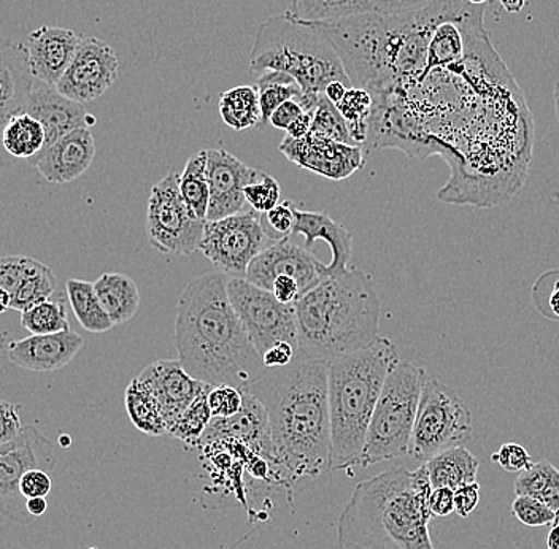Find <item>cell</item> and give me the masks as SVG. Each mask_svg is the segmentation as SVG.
Here are the masks:
<instances>
[{"mask_svg":"<svg viewBox=\"0 0 559 549\" xmlns=\"http://www.w3.org/2000/svg\"><path fill=\"white\" fill-rule=\"evenodd\" d=\"M33 261L34 258L27 256L0 258V288L13 296L29 271Z\"/></svg>","mask_w":559,"mask_h":549,"instance_id":"45","label":"cell"},{"mask_svg":"<svg viewBox=\"0 0 559 549\" xmlns=\"http://www.w3.org/2000/svg\"><path fill=\"white\" fill-rule=\"evenodd\" d=\"M513 489L516 496L539 499L559 517V470L550 461L542 460L520 472Z\"/></svg>","mask_w":559,"mask_h":549,"instance_id":"34","label":"cell"},{"mask_svg":"<svg viewBox=\"0 0 559 549\" xmlns=\"http://www.w3.org/2000/svg\"><path fill=\"white\" fill-rule=\"evenodd\" d=\"M243 195L251 210L265 215V213L271 212L274 206L280 204L282 189H280L278 181L272 175L261 170L260 177L253 183L245 187Z\"/></svg>","mask_w":559,"mask_h":549,"instance_id":"41","label":"cell"},{"mask_svg":"<svg viewBox=\"0 0 559 549\" xmlns=\"http://www.w3.org/2000/svg\"><path fill=\"white\" fill-rule=\"evenodd\" d=\"M210 393V391H209ZM209 393L202 394L183 413L177 416L169 426L167 433L187 443L188 446L199 447L201 445L202 435L207 430L210 421H212V413H210L207 404Z\"/></svg>","mask_w":559,"mask_h":549,"instance_id":"38","label":"cell"},{"mask_svg":"<svg viewBox=\"0 0 559 549\" xmlns=\"http://www.w3.org/2000/svg\"><path fill=\"white\" fill-rule=\"evenodd\" d=\"M35 83L26 45L0 38V126L26 108Z\"/></svg>","mask_w":559,"mask_h":549,"instance_id":"25","label":"cell"},{"mask_svg":"<svg viewBox=\"0 0 559 549\" xmlns=\"http://www.w3.org/2000/svg\"><path fill=\"white\" fill-rule=\"evenodd\" d=\"M280 152L300 169L335 181L345 180L366 166L361 146L345 145L313 134L300 140L285 138L280 143Z\"/></svg>","mask_w":559,"mask_h":549,"instance_id":"15","label":"cell"},{"mask_svg":"<svg viewBox=\"0 0 559 549\" xmlns=\"http://www.w3.org/2000/svg\"><path fill=\"white\" fill-rule=\"evenodd\" d=\"M312 115L313 126L310 134L345 143V145H355L349 135L347 122L338 114L337 107L328 99L326 94L320 97Z\"/></svg>","mask_w":559,"mask_h":549,"instance_id":"40","label":"cell"},{"mask_svg":"<svg viewBox=\"0 0 559 549\" xmlns=\"http://www.w3.org/2000/svg\"><path fill=\"white\" fill-rule=\"evenodd\" d=\"M227 296L242 321L248 338L261 356L282 342L297 349L295 303L286 306L278 302L274 294L245 278L227 279Z\"/></svg>","mask_w":559,"mask_h":549,"instance_id":"11","label":"cell"},{"mask_svg":"<svg viewBox=\"0 0 559 549\" xmlns=\"http://www.w3.org/2000/svg\"><path fill=\"white\" fill-rule=\"evenodd\" d=\"M23 111L44 126L47 138L45 148L70 132L83 128L91 129L97 122L96 117L87 114L85 105L73 103L59 94L55 86L38 82L35 83L33 94Z\"/></svg>","mask_w":559,"mask_h":549,"instance_id":"21","label":"cell"},{"mask_svg":"<svg viewBox=\"0 0 559 549\" xmlns=\"http://www.w3.org/2000/svg\"><path fill=\"white\" fill-rule=\"evenodd\" d=\"M261 358L265 369H278V367L289 366L296 359V346L282 342V344L269 348Z\"/></svg>","mask_w":559,"mask_h":549,"instance_id":"51","label":"cell"},{"mask_svg":"<svg viewBox=\"0 0 559 549\" xmlns=\"http://www.w3.org/2000/svg\"><path fill=\"white\" fill-rule=\"evenodd\" d=\"M96 157V142L90 129H76L41 150L33 164L41 177L52 184H68L87 172Z\"/></svg>","mask_w":559,"mask_h":549,"instance_id":"19","label":"cell"},{"mask_svg":"<svg viewBox=\"0 0 559 549\" xmlns=\"http://www.w3.org/2000/svg\"><path fill=\"white\" fill-rule=\"evenodd\" d=\"M50 440L34 426L21 430L12 442L0 445V516L20 526H29L34 517L26 509L27 499L21 494L20 481L33 468L52 467Z\"/></svg>","mask_w":559,"mask_h":549,"instance_id":"13","label":"cell"},{"mask_svg":"<svg viewBox=\"0 0 559 549\" xmlns=\"http://www.w3.org/2000/svg\"><path fill=\"white\" fill-rule=\"evenodd\" d=\"M349 129L353 143L361 146L369 138V122L372 117L373 97L362 87H348L341 103L335 105Z\"/></svg>","mask_w":559,"mask_h":549,"instance_id":"37","label":"cell"},{"mask_svg":"<svg viewBox=\"0 0 559 549\" xmlns=\"http://www.w3.org/2000/svg\"><path fill=\"white\" fill-rule=\"evenodd\" d=\"M318 261L306 248L297 247L289 240L275 241L264 248L247 268L245 279L271 291L275 278L280 275L293 276L299 283L300 291L306 294L320 282Z\"/></svg>","mask_w":559,"mask_h":549,"instance_id":"17","label":"cell"},{"mask_svg":"<svg viewBox=\"0 0 559 549\" xmlns=\"http://www.w3.org/2000/svg\"><path fill=\"white\" fill-rule=\"evenodd\" d=\"M286 15L304 23H337L373 13L370 0H292Z\"/></svg>","mask_w":559,"mask_h":549,"instance_id":"29","label":"cell"},{"mask_svg":"<svg viewBox=\"0 0 559 549\" xmlns=\"http://www.w3.org/2000/svg\"><path fill=\"white\" fill-rule=\"evenodd\" d=\"M222 439L237 440L257 451L265 460L278 465L274 445H272L267 413L257 397L245 391L242 410L230 418H212L199 447Z\"/></svg>","mask_w":559,"mask_h":549,"instance_id":"18","label":"cell"},{"mask_svg":"<svg viewBox=\"0 0 559 549\" xmlns=\"http://www.w3.org/2000/svg\"><path fill=\"white\" fill-rule=\"evenodd\" d=\"M140 380L145 381L153 393H155L160 407H163L164 416H166L167 426L177 418L180 413L187 410L188 407L201 397L202 394L209 393L213 386L194 380L181 367L178 359H164V361L153 362L140 372Z\"/></svg>","mask_w":559,"mask_h":549,"instance_id":"23","label":"cell"},{"mask_svg":"<svg viewBox=\"0 0 559 549\" xmlns=\"http://www.w3.org/2000/svg\"><path fill=\"white\" fill-rule=\"evenodd\" d=\"M124 405L129 419L140 432L160 437L167 433V421L163 407L152 387L135 377L124 391Z\"/></svg>","mask_w":559,"mask_h":549,"instance_id":"28","label":"cell"},{"mask_svg":"<svg viewBox=\"0 0 559 549\" xmlns=\"http://www.w3.org/2000/svg\"><path fill=\"white\" fill-rule=\"evenodd\" d=\"M295 212L296 205L292 201H285L261 215L262 227L269 240H289L295 229Z\"/></svg>","mask_w":559,"mask_h":549,"instance_id":"43","label":"cell"},{"mask_svg":"<svg viewBox=\"0 0 559 549\" xmlns=\"http://www.w3.org/2000/svg\"><path fill=\"white\" fill-rule=\"evenodd\" d=\"M548 549H559V523L551 526L550 534L547 537Z\"/></svg>","mask_w":559,"mask_h":549,"instance_id":"59","label":"cell"},{"mask_svg":"<svg viewBox=\"0 0 559 549\" xmlns=\"http://www.w3.org/2000/svg\"><path fill=\"white\" fill-rule=\"evenodd\" d=\"M21 326L33 335L58 334L69 331L64 300L48 299L21 313Z\"/></svg>","mask_w":559,"mask_h":549,"instance_id":"39","label":"cell"},{"mask_svg":"<svg viewBox=\"0 0 559 549\" xmlns=\"http://www.w3.org/2000/svg\"><path fill=\"white\" fill-rule=\"evenodd\" d=\"M432 516L445 517L454 512V491L450 488H435L429 496Z\"/></svg>","mask_w":559,"mask_h":549,"instance_id":"54","label":"cell"},{"mask_svg":"<svg viewBox=\"0 0 559 549\" xmlns=\"http://www.w3.org/2000/svg\"><path fill=\"white\" fill-rule=\"evenodd\" d=\"M261 105V126L267 124L272 114L286 100H302L304 93L288 73L267 70L254 83Z\"/></svg>","mask_w":559,"mask_h":549,"instance_id":"35","label":"cell"},{"mask_svg":"<svg viewBox=\"0 0 559 549\" xmlns=\"http://www.w3.org/2000/svg\"><path fill=\"white\" fill-rule=\"evenodd\" d=\"M400 361L396 345L384 337H377L366 348L330 361V472L358 467L384 381Z\"/></svg>","mask_w":559,"mask_h":549,"instance_id":"6","label":"cell"},{"mask_svg":"<svg viewBox=\"0 0 559 549\" xmlns=\"http://www.w3.org/2000/svg\"><path fill=\"white\" fill-rule=\"evenodd\" d=\"M326 361L265 369L245 393L267 413L275 457L288 485L330 472L331 419Z\"/></svg>","mask_w":559,"mask_h":549,"instance_id":"2","label":"cell"},{"mask_svg":"<svg viewBox=\"0 0 559 549\" xmlns=\"http://www.w3.org/2000/svg\"><path fill=\"white\" fill-rule=\"evenodd\" d=\"M250 70L285 72L302 89L304 110L312 111L328 85L334 82L352 87L341 56L330 38L313 24L286 15L262 21L250 55Z\"/></svg>","mask_w":559,"mask_h":549,"instance_id":"7","label":"cell"},{"mask_svg":"<svg viewBox=\"0 0 559 549\" xmlns=\"http://www.w3.org/2000/svg\"><path fill=\"white\" fill-rule=\"evenodd\" d=\"M348 87L349 86L345 85V83L334 82L328 85L324 94H326L328 99H330L332 104L337 105L341 103L342 97L345 96V93H347Z\"/></svg>","mask_w":559,"mask_h":549,"instance_id":"57","label":"cell"},{"mask_svg":"<svg viewBox=\"0 0 559 549\" xmlns=\"http://www.w3.org/2000/svg\"><path fill=\"white\" fill-rule=\"evenodd\" d=\"M26 509H27V512H29V515L33 516L34 520H37L38 516H44L45 513H47V510H48L47 499H45V498L27 499Z\"/></svg>","mask_w":559,"mask_h":549,"instance_id":"56","label":"cell"},{"mask_svg":"<svg viewBox=\"0 0 559 549\" xmlns=\"http://www.w3.org/2000/svg\"><path fill=\"white\" fill-rule=\"evenodd\" d=\"M82 35L64 27L41 26L26 38L29 68L34 79L44 85H58L75 58Z\"/></svg>","mask_w":559,"mask_h":549,"instance_id":"20","label":"cell"},{"mask_svg":"<svg viewBox=\"0 0 559 549\" xmlns=\"http://www.w3.org/2000/svg\"><path fill=\"white\" fill-rule=\"evenodd\" d=\"M261 170L247 166L222 148L207 150L210 205L207 222L243 212V189L260 177Z\"/></svg>","mask_w":559,"mask_h":549,"instance_id":"16","label":"cell"},{"mask_svg":"<svg viewBox=\"0 0 559 549\" xmlns=\"http://www.w3.org/2000/svg\"><path fill=\"white\" fill-rule=\"evenodd\" d=\"M55 291L56 278L51 268L45 265L44 262L34 259L23 282L17 286L16 291L13 293L10 310L23 313L24 310L51 299Z\"/></svg>","mask_w":559,"mask_h":549,"instance_id":"36","label":"cell"},{"mask_svg":"<svg viewBox=\"0 0 559 549\" xmlns=\"http://www.w3.org/2000/svg\"><path fill=\"white\" fill-rule=\"evenodd\" d=\"M313 115L309 111H304L299 118L286 131V138L300 140L306 139L312 132Z\"/></svg>","mask_w":559,"mask_h":549,"instance_id":"55","label":"cell"},{"mask_svg":"<svg viewBox=\"0 0 559 549\" xmlns=\"http://www.w3.org/2000/svg\"><path fill=\"white\" fill-rule=\"evenodd\" d=\"M118 70L120 59L107 41L82 37L75 58L55 87L73 103L85 105L99 99L114 86Z\"/></svg>","mask_w":559,"mask_h":549,"instance_id":"14","label":"cell"},{"mask_svg":"<svg viewBox=\"0 0 559 549\" xmlns=\"http://www.w3.org/2000/svg\"><path fill=\"white\" fill-rule=\"evenodd\" d=\"M175 346L181 367L210 386L242 390L265 370L230 303L223 272L198 276L181 293L175 310Z\"/></svg>","mask_w":559,"mask_h":549,"instance_id":"3","label":"cell"},{"mask_svg":"<svg viewBox=\"0 0 559 549\" xmlns=\"http://www.w3.org/2000/svg\"><path fill=\"white\" fill-rule=\"evenodd\" d=\"M302 104L299 100L292 99L286 100L285 104L280 105L277 110L272 114L271 122L275 129H280V131H288L289 126L293 124L304 114Z\"/></svg>","mask_w":559,"mask_h":549,"instance_id":"52","label":"cell"},{"mask_svg":"<svg viewBox=\"0 0 559 549\" xmlns=\"http://www.w3.org/2000/svg\"><path fill=\"white\" fill-rule=\"evenodd\" d=\"M271 293L274 294L278 302L286 303V306H292V303H295L296 300L302 296L297 279L288 275L277 276L274 285H272Z\"/></svg>","mask_w":559,"mask_h":549,"instance_id":"53","label":"cell"},{"mask_svg":"<svg viewBox=\"0 0 559 549\" xmlns=\"http://www.w3.org/2000/svg\"><path fill=\"white\" fill-rule=\"evenodd\" d=\"M296 223L293 236L306 237V250L312 253L314 241L318 239L330 244L332 259L330 265L320 262L318 274L320 278L347 274L348 262L353 253V237L347 227L342 226L326 213L306 212L296 206Z\"/></svg>","mask_w":559,"mask_h":549,"instance_id":"24","label":"cell"},{"mask_svg":"<svg viewBox=\"0 0 559 549\" xmlns=\"http://www.w3.org/2000/svg\"><path fill=\"white\" fill-rule=\"evenodd\" d=\"M180 194L195 218L207 222L210 188L207 180V150L194 153L180 175Z\"/></svg>","mask_w":559,"mask_h":549,"instance_id":"33","label":"cell"},{"mask_svg":"<svg viewBox=\"0 0 559 549\" xmlns=\"http://www.w3.org/2000/svg\"><path fill=\"white\" fill-rule=\"evenodd\" d=\"M432 0H370L373 12L380 15L401 16L425 9Z\"/></svg>","mask_w":559,"mask_h":549,"instance_id":"49","label":"cell"},{"mask_svg":"<svg viewBox=\"0 0 559 549\" xmlns=\"http://www.w3.org/2000/svg\"><path fill=\"white\" fill-rule=\"evenodd\" d=\"M207 404L213 418H230L242 410L243 391L229 384L213 386L207 395Z\"/></svg>","mask_w":559,"mask_h":549,"instance_id":"44","label":"cell"},{"mask_svg":"<svg viewBox=\"0 0 559 549\" xmlns=\"http://www.w3.org/2000/svg\"><path fill=\"white\" fill-rule=\"evenodd\" d=\"M463 0H432L418 12L380 13L337 23H310L334 45L349 83L372 96L411 89L425 75L429 41L437 24L452 15Z\"/></svg>","mask_w":559,"mask_h":549,"instance_id":"1","label":"cell"},{"mask_svg":"<svg viewBox=\"0 0 559 549\" xmlns=\"http://www.w3.org/2000/svg\"><path fill=\"white\" fill-rule=\"evenodd\" d=\"M471 435L472 415L456 391L435 377L426 378L411 456L426 463L442 451L463 445Z\"/></svg>","mask_w":559,"mask_h":549,"instance_id":"9","label":"cell"},{"mask_svg":"<svg viewBox=\"0 0 559 549\" xmlns=\"http://www.w3.org/2000/svg\"><path fill=\"white\" fill-rule=\"evenodd\" d=\"M478 502H480V485L477 481L467 482L454 489V512L457 516H471L477 509Z\"/></svg>","mask_w":559,"mask_h":549,"instance_id":"50","label":"cell"},{"mask_svg":"<svg viewBox=\"0 0 559 549\" xmlns=\"http://www.w3.org/2000/svg\"><path fill=\"white\" fill-rule=\"evenodd\" d=\"M261 213L254 210L205 223L199 251L230 278H245L250 262L265 248Z\"/></svg>","mask_w":559,"mask_h":549,"instance_id":"12","label":"cell"},{"mask_svg":"<svg viewBox=\"0 0 559 549\" xmlns=\"http://www.w3.org/2000/svg\"><path fill=\"white\" fill-rule=\"evenodd\" d=\"M20 411L21 405L0 401V445L12 442L23 430Z\"/></svg>","mask_w":559,"mask_h":549,"instance_id":"47","label":"cell"},{"mask_svg":"<svg viewBox=\"0 0 559 549\" xmlns=\"http://www.w3.org/2000/svg\"><path fill=\"white\" fill-rule=\"evenodd\" d=\"M97 297L115 326L128 323L140 307V293L134 279L124 274H104L94 282Z\"/></svg>","mask_w":559,"mask_h":549,"instance_id":"26","label":"cell"},{"mask_svg":"<svg viewBox=\"0 0 559 549\" xmlns=\"http://www.w3.org/2000/svg\"><path fill=\"white\" fill-rule=\"evenodd\" d=\"M219 115L226 126L234 131L261 126V105L254 86H236L222 94Z\"/></svg>","mask_w":559,"mask_h":549,"instance_id":"32","label":"cell"},{"mask_svg":"<svg viewBox=\"0 0 559 549\" xmlns=\"http://www.w3.org/2000/svg\"><path fill=\"white\" fill-rule=\"evenodd\" d=\"M491 461L510 474H515V472L520 474L534 464L526 447L519 443H504L499 447L498 453L492 454Z\"/></svg>","mask_w":559,"mask_h":549,"instance_id":"46","label":"cell"},{"mask_svg":"<svg viewBox=\"0 0 559 549\" xmlns=\"http://www.w3.org/2000/svg\"><path fill=\"white\" fill-rule=\"evenodd\" d=\"M512 513L527 527L555 526L559 523L557 513L550 506L530 496H516L512 503Z\"/></svg>","mask_w":559,"mask_h":549,"instance_id":"42","label":"cell"},{"mask_svg":"<svg viewBox=\"0 0 559 549\" xmlns=\"http://www.w3.org/2000/svg\"><path fill=\"white\" fill-rule=\"evenodd\" d=\"M426 378L425 369L417 363L400 361L393 367L370 418L358 467L411 456L415 419Z\"/></svg>","mask_w":559,"mask_h":549,"instance_id":"8","label":"cell"},{"mask_svg":"<svg viewBox=\"0 0 559 549\" xmlns=\"http://www.w3.org/2000/svg\"><path fill=\"white\" fill-rule=\"evenodd\" d=\"M90 549H99V548H90Z\"/></svg>","mask_w":559,"mask_h":549,"instance_id":"64","label":"cell"},{"mask_svg":"<svg viewBox=\"0 0 559 549\" xmlns=\"http://www.w3.org/2000/svg\"><path fill=\"white\" fill-rule=\"evenodd\" d=\"M45 143L44 126L29 114L21 111L3 126V150L16 159H34L45 148Z\"/></svg>","mask_w":559,"mask_h":549,"instance_id":"30","label":"cell"},{"mask_svg":"<svg viewBox=\"0 0 559 549\" xmlns=\"http://www.w3.org/2000/svg\"><path fill=\"white\" fill-rule=\"evenodd\" d=\"M10 306H12V296L5 289L0 288V314L10 310Z\"/></svg>","mask_w":559,"mask_h":549,"instance_id":"60","label":"cell"},{"mask_svg":"<svg viewBox=\"0 0 559 549\" xmlns=\"http://www.w3.org/2000/svg\"><path fill=\"white\" fill-rule=\"evenodd\" d=\"M466 2L472 3V5H481V7H484L485 3L489 2V0H466Z\"/></svg>","mask_w":559,"mask_h":549,"instance_id":"63","label":"cell"},{"mask_svg":"<svg viewBox=\"0 0 559 549\" xmlns=\"http://www.w3.org/2000/svg\"><path fill=\"white\" fill-rule=\"evenodd\" d=\"M85 345L82 335L73 331L58 334L31 335L9 345L13 366L29 372L48 373L64 369Z\"/></svg>","mask_w":559,"mask_h":549,"instance_id":"22","label":"cell"},{"mask_svg":"<svg viewBox=\"0 0 559 549\" xmlns=\"http://www.w3.org/2000/svg\"><path fill=\"white\" fill-rule=\"evenodd\" d=\"M548 303H550V310L554 311L555 314H557V318H559V279L557 282V285H555L554 293H551L550 300H548Z\"/></svg>","mask_w":559,"mask_h":549,"instance_id":"61","label":"cell"},{"mask_svg":"<svg viewBox=\"0 0 559 549\" xmlns=\"http://www.w3.org/2000/svg\"><path fill=\"white\" fill-rule=\"evenodd\" d=\"M205 223L195 218L181 199L180 175L167 174L152 188L146 205V237L159 253H195L204 237Z\"/></svg>","mask_w":559,"mask_h":549,"instance_id":"10","label":"cell"},{"mask_svg":"<svg viewBox=\"0 0 559 549\" xmlns=\"http://www.w3.org/2000/svg\"><path fill=\"white\" fill-rule=\"evenodd\" d=\"M428 468H388L358 482L337 521L338 549H436Z\"/></svg>","mask_w":559,"mask_h":549,"instance_id":"4","label":"cell"},{"mask_svg":"<svg viewBox=\"0 0 559 549\" xmlns=\"http://www.w3.org/2000/svg\"><path fill=\"white\" fill-rule=\"evenodd\" d=\"M554 97H555V110H557V117H558V121H559V83H557V86H555Z\"/></svg>","mask_w":559,"mask_h":549,"instance_id":"62","label":"cell"},{"mask_svg":"<svg viewBox=\"0 0 559 549\" xmlns=\"http://www.w3.org/2000/svg\"><path fill=\"white\" fill-rule=\"evenodd\" d=\"M499 2L502 3V7H504L507 12L519 13L522 12L524 2H526V0H499Z\"/></svg>","mask_w":559,"mask_h":549,"instance_id":"58","label":"cell"},{"mask_svg":"<svg viewBox=\"0 0 559 549\" xmlns=\"http://www.w3.org/2000/svg\"><path fill=\"white\" fill-rule=\"evenodd\" d=\"M425 465L432 489L450 488L454 491L460 486L475 481L480 463L467 447L461 445L442 451L426 461Z\"/></svg>","mask_w":559,"mask_h":549,"instance_id":"27","label":"cell"},{"mask_svg":"<svg viewBox=\"0 0 559 549\" xmlns=\"http://www.w3.org/2000/svg\"><path fill=\"white\" fill-rule=\"evenodd\" d=\"M66 289H68L69 303L73 314L85 331L104 334L115 327L114 321L110 320L97 297L94 283L72 278L69 279Z\"/></svg>","mask_w":559,"mask_h":549,"instance_id":"31","label":"cell"},{"mask_svg":"<svg viewBox=\"0 0 559 549\" xmlns=\"http://www.w3.org/2000/svg\"><path fill=\"white\" fill-rule=\"evenodd\" d=\"M296 359L326 361L352 355L379 337V293L372 275L359 271L321 278L295 302Z\"/></svg>","mask_w":559,"mask_h":549,"instance_id":"5","label":"cell"},{"mask_svg":"<svg viewBox=\"0 0 559 549\" xmlns=\"http://www.w3.org/2000/svg\"><path fill=\"white\" fill-rule=\"evenodd\" d=\"M21 494L26 499L45 498L50 494L52 481L47 470L41 468H33L26 472L20 481Z\"/></svg>","mask_w":559,"mask_h":549,"instance_id":"48","label":"cell"}]
</instances>
